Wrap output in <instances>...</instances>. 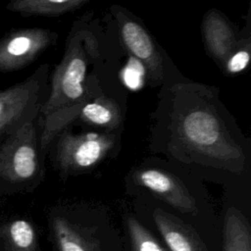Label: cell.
I'll return each instance as SVG.
<instances>
[{
    "label": "cell",
    "mask_w": 251,
    "mask_h": 251,
    "mask_svg": "<svg viewBox=\"0 0 251 251\" xmlns=\"http://www.w3.org/2000/svg\"><path fill=\"white\" fill-rule=\"evenodd\" d=\"M174 130L184 148L212 165L235 172L244 164L241 148L207 103L195 101L179 105L174 116Z\"/></svg>",
    "instance_id": "cell-1"
},
{
    "label": "cell",
    "mask_w": 251,
    "mask_h": 251,
    "mask_svg": "<svg viewBox=\"0 0 251 251\" xmlns=\"http://www.w3.org/2000/svg\"><path fill=\"white\" fill-rule=\"evenodd\" d=\"M85 74L84 52L78 39H74L54 70L49 97L39 110L41 133L38 140L41 151L46 150L53 138L78 116L88 102L89 94L83 85Z\"/></svg>",
    "instance_id": "cell-2"
},
{
    "label": "cell",
    "mask_w": 251,
    "mask_h": 251,
    "mask_svg": "<svg viewBox=\"0 0 251 251\" xmlns=\"http://www.w3.org/2000/svg\"><path fill=\"white\" fill-rule=\"evenodd\" d=\"M34 121L0 142V185L4 188H24L39 173V140Z\"/></svg>",
    "instance_id": "cell-3"
},
{
    "label": "cell",
    "mask_w": 251,
    "mask_h": 251,
    "mask_svg": "<svg viewBox=\"0 0 251 251\" xmlns=\"http://www.w3.org/2000/svg\"><path fill=\"white\" fill-rule=\"evenodd\" d=\"M47 71L41 66L24 81L0 90V142L37 117Z\"/></svg>",
    "instance_id": "cell-4"
},
{
    "label": "cell",
    "mask_w": 251,
    "mask_h": 251,
    "mask_svg": "<svg viewBox=\"0 0 251 251\" xmlns=\"http://www.w3.org/2000/svg\"><path fill=\"white\" fill-rule=\"evenodd\" d=\"M113 145L114 139L109 135L65 133L57 144V164L65 174L82 173L101 162Z\"/></svg>",
    "instance_id": "cell-5"
},
{
    "label": "cell",
    "mask_w": 251,
    "mask_h": 251,
    "mask_svg": "<svg viewBox=\"0 0 251 251\" xmlns=\"http://www.w3.org/2000/svg\"><path fill=\"white\" fill-rule=\"evenodd\" d=\"M56 38L45 28H14L0 38V73L21 70L34 61Z\"/></svg>",
    "instance_id": "cell-6"
},
{
    "label": "cell",
    "mask_w": 251,
    "mask_h": 251,
    "mask_svg": "<svg viewBox=\"0 0 251 251\" xmlns=\"http://www.w3.org/2000/svg\"><path fill=\"white\" fill-rule=\"evenodd\" d=\"M136 181L176 210L188 214L197 213L196 202L192 195L180 180L168 172L145 169L136 174Z\"/></svg>",
    "instance_id": "cell-7"
},
{
    "label": "cell",
    "mask_w": 251,
    "mask_h": 251,
    "mask_svg": "<svg viewBox=\"0 0 251 251\" xmlns=\"http://www.w3.org/2000/svg\"><path fill=\"white\" fill-rule=\"evenodd\" d=\"M121 36L132 57L140 61L153 79H161L162 58L147 31L137 23L125 16L119 17Z\"/></svg>",
    "instance_id": "cell-8"
},
{
    "label": "cell",
    "mask_w": 251,
    "mask_h": 251,
    "mask_svg": "<svg viewBox=\"0 0 251 251\" xmlns=\"http://www.w3.org/2000/svg\"><path fill=\"white\" fill-rule=\"evenodd\" d=\"M153 219L171 251H209L198 232L174 215L157 208Z\"/></svg>",
    "instance_id": "cell-9"
},
{
    "label": "cell",
    "mask_w": 251,
    "mask_h": 251,
    "mask_svg": "<svg viewBox=\"0 0 251 251\" xmlns=\"http://www.w3.org/2000/svg\"><path fill=\"white\" fill-rule=\"evenodd\" d=\"M202 30L211 54L225 63L235 46V34L227 21L217 11L211 10L203 19Z\"/></svg>",
    "instance_id": "cell-10"
},
{
    "label": "cell",
    "mask_w": 251,
    "mask_h": 251,
    "mask_svg": "<svg viewBox=\"0 0 251 251\" xmlns=\"http://www.w3.org/2000/svg\"><path fill=\"white\" fill-rule=\"evenodd\" d=\"M52 227L59 251H103L99 241L85 228L65 218L55 217Z\"/></svg>",
    "instance_id": "cell-11"
},
{
    "label": "cell",
    "mask_w": 251,
    "mask_h": 251,
    "mask_svg": "<svg viewBox=\"0 0 251 251\" xmlns=\"http://www.w3.org/2000/svg\"><path fill=\"white\" fill-rule=\"evenodd\" d=\"M87 0H15L6 9L24 17H57L79 9Z\"/></svg>",
    "instance_id": "cell-12"
},
{
    "label": "cell",
    "mask_w": 251,
    "mask_h": 251,
    "mask_svg": "<svg viewBox=\"0 0 251 251\" xmlns=\"http://www.w3.org/2000/svg\"><path fill=\"white\" fill-rule=\"evenodd\" d=\"M224 251H251L248 222L235 208L228 209L225 217Z\"/></svg>",
    "instance_id": "cell-13"
},
{
    "label": "cell",
    "mask_w": 251,
    "mask_h": 251,
    "mask_svg": "<svg viewBox=\"0 0 251 251\" xmlns=\"http://www.w3.org/2000/svg\"><path fill=\"white\" fill-rule=\"evenodd\" d=\"M0 238L7 251H36L37 238L32 225L25 220L0 224Z\"/></svg>",
    "instance_id": "cell-14"
},
{
    "label": "cell",
    "mask_w": 251,
    "mask_h": 251,
    "mask_svg": "<svg viewBox=\"0 0 251 251\" xmlns=\"http://www.w3.org/2000/svg\"><path fill=\"white\" fill-rule=\"evenodd\" d=\"M81 119L89 124L114 128L121 123V113L118 105L110 99L100 97L87 102L79 113Z\"/></svg>",
    "instance_id": "cell-15"
},
{
    "label": "cell",
    "mask_w": 251,
    "mask_h": 251,
    "mask_svg": "<svg viewBox=\"0 0 251 251\" xmlns=\"http://www.w3.org/2000/svg\"><path fill=\"white\" fill-rule=\"evenodd\" d=\"M126 226L132 251H168L153 234L134 218H127Z\"/></svg>",
    "instance_id": "cell-16"
},
{
    "label": "cell",
    "mask_w": 251,
    "mask_h": 251,
    "mask_svg": "<svg viewBox=\"0 0 251 251\" xmlns=\"http://www.w3.org/2000/svg\"><path fill=\"white\" fill-rule=\"evenodd\" d=\"M146 69L143 64L135 59L134 57H130L123 71L122 76L125 84L132 90L139 89L144 82V76Z\"/></svg>",
    "instance_id": "cell-17"
},
{
    "label": "cell",
    "mask_w": 251,
    "mask_h": 251,
    "mask_svg": "<svg viewBox=\"0 0 251 251\" xmlns=\"http://www.w3.org/2000/svg\"><path fill=\"white\" fill-rule=\"evenodd\" d=\"M250 60V54L247 49H240L232 52L226 60V70L229 74H237L245 70Z\"/></svg>",
    "instance_id": "cell-18"
}]
</instances>
